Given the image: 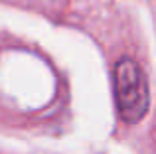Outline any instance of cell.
<instances>
[{
    "mask_svg": "<svg viewBox=\"0 0 156 154\" xmlns=\"http://www.w3.org/2000/svg\"><path fill=\"white\" fill-rule=\"evenodd\" d=\"M115 97L121 117L126 123H138L148 111V81L134 59H121L115 67Z\"/></svg>",
    "mask_w": 156,
    "mask_h": 154,
    "instance_id": "obj_1",
    "label": "cell"
}]
</instances>
